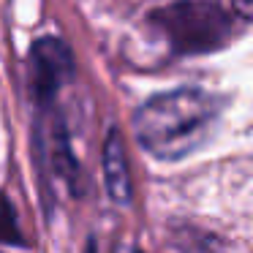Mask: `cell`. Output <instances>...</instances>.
Instances as JSON below:
<instances>
[{
    "mask_svg": "<svg viewBox=\"0 0 253 253\" xmlns=\"http://www.w3.org/2000/svg\"><path fill=\"white\" fill-rule=\"evenodd\" d=\"M218 123V101L196 87H182L150 98L133 117L136 139L164 161L191 155L210 139Z\"/></svg>",
    "mask_w": 253,
    "mask_h": 253,
    "instance_id": "cell-1",
    "label": "cell"
},
{
    "mask_svg": "<svg viewBox=\"0 0 253 253\" xmlns=\"http://www.w3.org/2000/svg\"><path fill=\"white\" fill-rule=\"evenodd\" d=\"M3 240H17V220H14V210L8 202L0 196V242Z\"/></svg>",
    "mask_w": 253,
    "mask_h": 253,
    "instance_id": "cell-5",
    "label": "cell"
},
{
    "mask_svg": "<svg viewBox=\"0 0 253 253\" xmlns=\"http://www.w3.org/2000/svg\"><path fill=\"white\" fill-rule=\"evenodd\" d=\"M117 253H142V251H136V248H131V245H123V248H117Z\"/></svg>",
    "mask_w": 253,
    "mask_h": 253,
    "instance_id": "cell-7",
    "label": "cell"
},
{
    "mask_svg": "<svg viewBox=\"0 0 253 253\" xmlns=\"http://www.w3.org/2000/svg\"><path fill=\"white\" fill-rule=\"evenodd\" d=\"M33 74H36V93L39 98H49L60 82L71 74V55L55 39L41 41L33 49Z\"/></svg>",
    "mask_w": 253,
    "mask_h": 253,
    "instance_id": "cell-3",
    "label": "cell"
},
{
    "mask_svg": "<svg viewBox=\"0 0 253 253\" xmlns=\"http://www.w3.org/2000/svg\"><path fill=\"white\" fill-rule=\"evenodd\" d=\"M104 171H106V191H109V196L117 204H128V199H131V180H128L126 150H123L117 131H112L104 144Z\"/></svg>",
    "mask_w": 253,
    "mask_h": 253,
    "instance_id": "cell-4",
    "label": "cell"
},
{
    "mask_svg": "<svg viewBox=\"0 0 253 253\" xmlns=\"http://www.w3.org/2000/svg\"><path fill=\"white\" fill-rule=\"evenodd\" d=\"M231 8L237 11V17L253 22V0H231Z\"/></svg>",
    "mask_w": 253,
    "mask_h": 253,
    "instance_id": "cell-6",
    "label": "cell"
},
{
    "mask_svg": "<svg viewBox=\"0 0 253 253\" xmlns=\"http://www.w3.org/2000/svg\"><path fill=\"white\" fill-rule=\"evenodd\" d=\"M164 28L177 49H212L229 33L223 11L207 0H191L164 11Z\"/></svg>",
    "mask_w": 253,
    "mask_h": 253,
    "instance_id": "cell-2",
    "label": "cell"
}]
</instances>
